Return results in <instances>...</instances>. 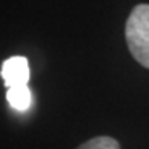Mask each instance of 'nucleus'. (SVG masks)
<instances>
[{"mask_svg": "<svg viewBox=\"0 0 149 149\" xmlns=\"http://www.w3.org/2000/svg\"><path fill=\"white\" fill-rule=\"evenodd\" d=\"M126 43L134 59L149 69V5L141 3L126 20Z\"/></svg>", "mask_w": 149, "mask_h": 149, "instance_id": "obj_1", "label": "nucleus"}, {"mask_svg": "<svg viewBox=\"0 0 149 149\" xmlns=\"http://www.w3.org/2000/svg\"><path fill=\"white\" fill-rule=\"evenodd\" d=\"M0 73L8 88L15 85H28L31 78L29 63L24 56H11L9 59L3 61Z\"/></svg>", "mask_w": 149, "mask_h": 149, "instance_id": "obj_2", "label": "nucleus"}, {"mask_svg": "<svg viewBox=\"0 0 149 149\" xmlns=\"http://www.w3.org/2000/svg\"><path fill=\"white\" fill-rule=\"evenodd\" d=\"M6 100L17 111H26L32 105V91L28 85L9 87L6 91Z\"/></svg>", "mask_w": 149, "mask_h": 149, "instance_id": "obj_3", "label": "nucleus"}, {"mask_svg": "<svg viewBox=\"0 0 149 149\" xmlns=\"http://www.w3.org/2000/svg\"><path fill=\"white\" fill-rule=\"evenodd\" d=\"M78 149H120V146L113 137H94L82 143Z\"/></svg>", "mask_w": 149, "mask_h": 149, "instance_id": "obj_4", "label": "nucleus"}]
</instances>
